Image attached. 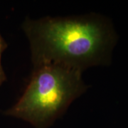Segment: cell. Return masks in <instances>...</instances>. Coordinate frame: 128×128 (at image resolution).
<instances>
[{
  "mask_svg": "<svg viewBox=\"0 0 128 128\" xmlns=\"http://www.w3.org/2000/svg\"><path fill=\"white\" fill-rule=\"evenodd\" d=\"M82 72L58 64L34 67L31 80L17 102L5 114L36 128H47L85 92Z\"/></svg>",
  "mask_w": 128,
  "mask_h": 128,
  "instance_id": "cell-2",
  "label": "cell"
},
{
  "mask_svg": "<svg viewBox=\"0 0 128 128\" xmlns=\"http://www.w3.org/2000/svg\"><path fill=\"white\" fill-rule=\"evenodd\" d=\"M1 85H2V84H1V83H0V86H1Z\"/></svg>",
  "mask_w": 128,
  "mask_h": 128,
  "instance_id": "cell-4",
  "label": "cell"
},
{
  "mask_svg": "<svg viewBox=\"0 0 128 128\" xmlns=\"http://www.w3.org/2000/svg\"><path fill=\"white\" fill-rule=\"evenodd\" d=\"M34 67L58 64L82 72L105 61L113 43L110 26L92 15L26 20Z\"/></svg>",
  "mask_w": 128,
  "mask_h": 128,
  "instance_id": "cell-1",
  "label": "cell"
},
{
  "mask_svg": "<svg viewBox=\"0 0 128 128\" xmlns=\"http://www.w3.org/2000/svg\"><path fill=\"white\" fill-rule=\"evenodd\" d=\"M6 44L3 38L2 37L1 34H0V83L1 84H2V82L6 80V76H5L4 72L3 70L2 66V63H1L2 54V52L6 48Z\"/></svg>",
  "mask_w": 128,
  "mask_h": 128,
  "instance_id": "cell-3",
  "label": "cell"
}]
</instances>
